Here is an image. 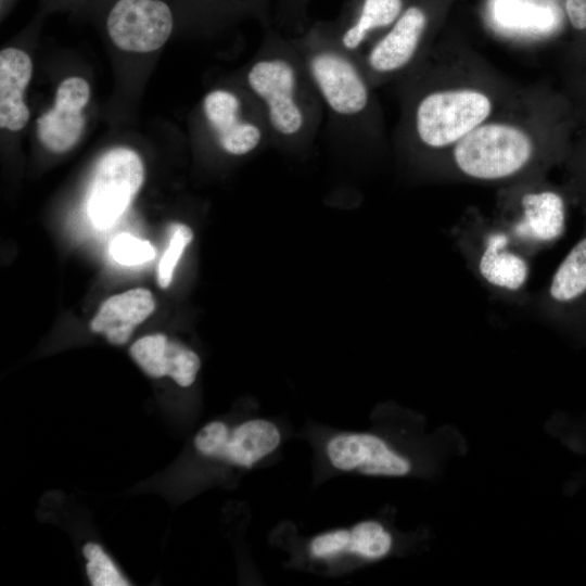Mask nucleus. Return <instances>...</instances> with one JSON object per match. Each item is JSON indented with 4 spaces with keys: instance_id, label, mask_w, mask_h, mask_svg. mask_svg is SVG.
Masks as SVG:
<instances>
[{
    "instance_id": "obj_21",
    "label": "nucleus",
    "mask_w": 586,
    "mask_h": 586,
    "mask_svg": "<svg viewBox=\"0 0 586 586\" xmlns=\"http://www.w3.org/2000/svg\"><path fill=\"white\" fill-rule=\"evenodd\" d=\"M169 230L170 239L157 267V283L162 289L168 288L171 283L174 270L194 237L192 229L182 222H174Z\"/></svg>"
},
{
    "instance_id": "obj_22",
    "label": "nucleus",
    "mask_w": 586,
    "mask_h": 586,
    "mask_svg": "<svg viewBox=\"0 0 586 586\" xmlns=\"http://www.w3.org/2000/svg\"><path fill=\"white\" fill-rule=\"evenodd\" d=\"M110 254L120 265L136 266L153 259L155 249L146 240L129 233H120L111 242Z\"/></svg>"
},
{
    "instance_id": "obj_18",
    "label": "nucleus",
    "mask_w": 586,
    "mask_h": 586,
    "mask_svg": "<svg viewBox=\"0 0 586 586\" xmlns=\"http://www.w3.org/2000/svg\"><path fill=\"white\" fill-rule=\"evenodd\" d=\"M403 11V0H360L354 16L332 29L337 43L357 60L392 26Z\"/></svg>"
},
{
    "instance_id": "obj_17",
    "label": "nucleus",
    "mask_w": 586,
    "mask_h": 586,
    "mask_svg": "<svg viewBox=\"0 0 586 586\" xmlns=\"http://www.w3.org/2000/svg\"><path fill=\"white\" fill-rule=\"evenodd\" d=\"M154 308L155 301L151 291L144 288L131 289L103 302L90 322V329L104 334L110 343L123 345Z\"/></svg>"
},
{
    "instance_id": "obj_20",
    "label": "nucleus",
    "mask_w": 586,
    "mask_h": 586,
    "mask_svg": "<svg viewBox=\"0 0 586 586\" xmlns=\"http://www.w3.org/2000/svg\"><path fill=\"white\" fill-rule=\"evenodd\" d=\"M82 553L87 559L86 571L91 585H130L100 545L92 542L86 543L82 547Z\"/></svg>"
},
{
    "instance_id": "obj_14",
    "label": "nucleus",
    "mask_w": 586,
    "mask_h": 586,
    "mask_svg": "<svg viewBox=\"0 0 586 586\" xmlns=\"http://www.w3.org/2000/svg\"><path fill=\"white\" fill-rule=\"evenodd\" d=\"M394 548L393 533L374 519L320 532L306 543L308 558L323 564L377 562L390 556Z\"/></svg>"
},
{
    "instance_id": "obj_12",
    "label": "nucleus",
    "mask_w": 586,
    "mask_h": 586,
    "mask_svg": "<svg viewBox=\"0 0 586 586\" xmlns=\"http://www.w3.org/2000/svg\"><path fill=\"white\" fill-rule=\"evenodd\" d=\"M281 443V429L266 418L247 419L234 426L212 421L194 437V447L201 455L244 469L269 457Z\"/></svg>"
},
{
    "instance_id": "obj_23",
    "label": "nucleus",
    "mask_w": 586,
    "mask_h": 586,
    "mask_svg": "<svg viewBox=\"0 0 586 586\" xmlns=\"http://www.w3.org/2000/svg\"><path fill=\"white\" fill-rule=\"evenodd\" d=\"M565 163L569 165V182L565 188L571 199L581 206L586 219V136L572 145Z\"/></svg>"
},
{
    "instance_id": "obj_13",
    "label": "nucleus",
    "mask_w": 586,
    "mask_h": 586,
    "mask_svg": "<svg viewBox=\"0 0 586 586\" xmlns=\"http://www.w3.org/2000/svg\"><path fill=\"white\" fill-rule=\"evenodd\" d=\"M105 28L120 50L146 53L161 48L174 28V13L165 0H115Z\"/></svg>"
},
{
    "instance_id": "obj_2",
    "label": "nucleus",
    "mask_w": 586,
    "mask_h": 586,
    "mask_svg": "<svg viewBox=\"0 0 586 586\" xmlns=\"http://www.w3.org/2000/svg\"><path fill=\"white\" fill-rule=\"evenodd\" d=\"M402 119L397 137L411 156L437 164L473 129L500 111L494 86L440 75L424 58L400 78Z\"/></svg>"
},
{
    "instance_id": "obj_7",
    "label": "nucleus",
    "mask_w": 586,
    "mask_h": 586,
    "mask_svg": "<svg viewBox=\"0 0 586 586\" xmlns=\"http://www.w3.org/2000/svg\"><path fill=\"white\" fill-rule=\"evenodd\" d=\"M202 113L211 137L227 155L246 156L271 143L264 112L251 92L242 97L232 89H213L202 101Z\"/></svg>"
},
{
    "instance_id": "obj_15",
    "label": "nucleus",
    "mask_w": 586,
    "mask_h": 586,
    "mask_svg": "<svg viewBox=\"0 0 586 586\" xmlns=\"http://www.w3.org/2000/svg\"><path fill=\"white\" fill-rule=\"evenodd\" d=\"M89 98V85L80 77L60 84L53 107L36 120L38 139L46 149L63 153L76 145L85 128L82 110Z\"/></svg>"
},
{
    "instance_id": "obj_19",
    "label": "nucleus",
    "mask_w": 586,
    "mask_h": 586,
    "mask_svg": "<svg viewBox=\"0 0 586 586\" xmlns=\"http://www.w3.org/2000/svg\"><path fill=\"white\" fill-rule=\"evenodd\" d=\"M33 73L30 56L16 48L0 53V126L18 131L29 119V110L23 93Z\"/></svg>"
},
{
    "instance_id": "obj_1",
    "label": "nucleus",
    "mask_w": 586,
    "mask_h": 586,
    "mask_svg": "<svg viewBox=\"0 0 586 586\" xmlns=\"http://www.w3.org/2000/svg\"><path fill=\"white\" fill-rule=\"evenodd\" d=\"M500 111L460 140L436 165L460 179L507 186L544 177L550 167L566 162L575 117L571 102L555 98L537 120Z\"/></svg>"
},
{
    "instance_id": "obj_5",
    "label": "nucleus",
    "mask_w": 586,
    "mask_h": 586,
    "mask_svg": "<svg viewBox=\"0 0 586 586\" xmlns=\"http://www.w3.org/2000/svg\"><path fill=\"white\" fill-rule=\"evenodd\" d=\"M453 237L469 268L492 294L517 303L526 300L531 257L495 218L469 213L454 228Z\"/></svg>"
},
{
    "instance_id": "obj_4",
    "label": "nucleus",
    "mask_w": 586,
    "mask_h": 586,
    "mask_svg": "<svg viewBox=\"0 0 586 586\" xmlns=\"http://www.w3.org/2000/svg\"><path fill=\"white\" fill-rule=\"evenodd\" d=\"M291 40L327 112L329 137L352 149L379 143L383 137L380 111L359 61L337 43L329 28H311Z\"/></svg>"
},
{
    "instance_id": "obj_9",
    "label": "nucleus",
    "mask_w": 586,
    "mask_h": 586,
    "mask_svg": "<svg viewBox=\"0 0 586 586\" xmlns=\"http://www.w3.org/2000/svg\"><path fill=\"white\" fill-rule=\"evenodd\" d=\"M538 310L551 324L586 345V219L581 237L542 291Z\"/></svg>"
},
{
    "instance_id": "obj_26",
    "label": "nucleus",
    "mask_w": 586,
    "mask_h": 586,
    "mask_svg": "<svg viewBox=\"0 0 586 586\" xmlns=\"http://www.w3.org/2000/svg\"><path fill=\"white\" fill-rule=\"evenodd\" d=\"M585 429H586V425H585Z\"/></svg>"
},
{
    "instance_id": "obj_6",
    "label": "nucleus",
    "mask_w": 586,
    "mask_h": 586,
    "mask_svg": "<svg viewBox=\"0 0 586 586\" xmlns=\"http://www.w3.org/2000/svg\"><path fill=\"white\" fill-rule=\"evenodd\" d=\"M571 195L566 188L534 177L501 188L496 221L528 257L558 242L565 232Z\"/></svg>"
},
{
    "instance_id": "obj_16",
    "label": "nucleus",
    "mask_w": 586,
    "mask_h": 586,
    "mask_svg": "<svg viewBox=\"0 0 586 586\" xmlns=\"http://www.w3.org/2000/svg\"><path fill=\"white\" fill-rule=\"evenodd\" d=\"M129 354L148 375L170 377L181 387L192 385L201 368V359L194 351L162 333L137 340Z\"/></svg>"
},
{
    "instance_id": "obj_3",
    "label": "nucleus",
    "mask_w": 586,
    "mask_h": 586,
    "mask_svg": "<svg viewBox=\"0 0 586 586\" xmlns=\"http://www.w3.org/2000/svg\"><path fill=\"white\" fill-rule=\"evenodd\" d=\"M245 85L264 112L271 143L292 152L313 144L324 109L291 39L268 36L246 69Z\"/></svg>"
},
{
    "instance_id": "obj_11",
    "label": "nucleus",
    "mask_w": 586,
    "mask_h": 586,
    "mask_svg": "<svg viewBox=\"0 0 586 586\" xmlns=\"http://www.w3.org/2000/svg\"><path fill=\"white\" fill-rule=\"evenodd\" d=\"M321 449L328 466L339 472L405 477L415 471V463L405 451L370 431L335 432L327 437Z\"/></svg>"
},
{
    "instance_id": "obj_25",
    "label": "nucleus",
    "mask_w": 586,
    "mask_h": 586,
    "mask_svg": "<svg viewBox=\"0 0 586 586\" xmlns=\"http://www.w3.org/2000/svg\"><path fill=\"white\" fill-rule=\"evenodd\" d=\"M583 68L582 75L576 87V105L575 113L586 120V65Z\"/></svg>"
},
{
    "instance_id": "obj_24",
    "label": "nucleus",
    "mask_w": 586,
    "mask_h": 586,
    "mask_svg": "<svg viewBox=\"0 0 586 586\" xmlns=\"http://www.w3.org/2000/svg\"><path fill=\"white\" fill-rule=\"evenodd\" d=\"M563 12L575 39L571 47L573 59L584 67L586 65V0H564Z\"/></svg>"
},
{
    "instance_id": "obj_10",
    "label": "nucleus",
    "mask_w": 586,
    "mask_h": 586,
    "mask_svg": "<svg viewBox=\"0 0 586 586\" xmlns=\"http://www.w3.org/2000/svg\"><path fill=\"white\" fill-rule=\"evenodd\" d=\"M144 180L139 154L114 148L98 161L87 196V213L100 229L112 227L126 212Z\"/></svg>"
},
{
    "instance_id": "obj_8",
    "label": "nucleus",
    "mask_w": 586,
    "mask_h": 586,
    "mask_svg": "<svg viewBox=\"0 0 586 586\" xmlns=\"http://www.w3.org/2000/svg\"><path fill=\"white\" fill-rule=\"evenodd\" d=\"M430 20L426 10L412 4L358 59L373 88L402 78L426 56Z\"/></svg>"
}]
</instances>
